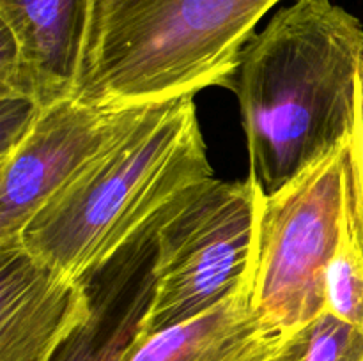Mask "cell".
<instances>
[{
  "instance_id": "6da1fadb",
  "label": "cell",
  "mask_w": 363,
  "mask_h": 361,
  "mask_svg": "<svg viewBox=\"0 0 363 361\" xmlns=\"http://www.w3.org/2000/svg\"><path fill=\"white\" fill-rule=\"evenodd\" d=\"M362 67V21L332 0H293L245 45L225 87L262 197L350 144Z\"/></svg>"
},
{
  "instance_id": "7a4b0ae2",
  "label": "cell",
  "mask_w": 363,
  "mask_h": 361,
  "mask_svg": "<svg viewBox=\"0 0 363 361\" xmlns=\"http://www.w3.org/2000/svg\"><path fill=\"white\" fill-rule=\"evenodd\" d=\"M209 177L194 96L152 103L34 216L18 246L84 282Z\"/></svg>"
},
{
  "instance_id": "3957f363",
  "label": "cell",
  "mask_w": 363,
  "mask_h": 361,
  "mask_svg": "<svg viewBox=\"0 0 363 361\" xmlns=\"http://www.w3.org/2000/svg\"><path fill=\"white\" fill-rule=\"evenodd\" d=\"M284 0H96L78 98L140 106L225 85Z\"/></svg>"
},
{
  "instance_id": "277c9868",
  "label": "cell",
  "mask_w": 363,
  "mask_h": 361,
  "mask_svg": "<svg viewBox=\"0 0 363 361\" xmlns=\"http://www.w3.org/2000/svg\"><path fill=\"white\" fill-rule=\"evenodd\" d=\"M262 193L215 177L184 191L155 237L152 292L138 335L181 324L252 287Z\"/></svg>"
},
{
  "instance_id": "5b68a950",
  "label": "cell",
  "mask_w": 363,
  "mask_h": 361,
  "mask_svg": "<svg viewBox=\"0 0 363 361\" xmlns=\"http://www.w3.org/2000/svg\"><path fill=\"white\" fill-rule=\"evenodd\" d=\"M350 144L262 200L252 306L269 328L293 333L325 311V278L342 232Z\"/></svg>"
},
{
  "instance_id": "8992f818",
  "label": "cell",
  "mask_w": 363,
  "mask_h": 361,
  "mask_svg": "<svg viewBox=\"0 0 363 361\" xmlns=\"http://www.w3.org/2000/svg\"><path fill=\"white\" fill-rule=\"evenodd\" d=\"M147 106H99L67 98L43 108L16 147L0 156V250L18 246L34 216Z\"/></svg>"
},
{
  "instance_id": "52a82bcc",
  "label": "cell",
  "mask_w": 363,
  "mask_h": 361,
  "mask_svg": "<svg viewBox=\"0 0 363 361\" xmlns=\"http://www.w3.org/2000/svg\"><path fill=\"white\" fill-rule=\"evenodd\" d=\"M96 0H0V98H78Z\"/></svg>"
},
{
  "instance_id": "ba28073f",
  "label": "cell",
  "mask_w": 363,
  "mask_h": 361,
  "mask_svg": "<svg viewBox=\"0 0 363 361\" xmlns=\"http://www.w3.org/2000/svg\"><path fill=\"white\" fill-rule=\"evenodd\" d=\"M89 315L84 283L21 246L0 250V361H52Z\"/></svg>"
},
{
  "instance_id": "9c48e42d",
  "label": "cell",
  "mask_w": 363,
  "mask_h": 361,
  "mask_svg": "<svg viewBox=\"0 0 363 361\" xmlns=\"http://www.w3.org/2000/svg\"><path fill=\"white\" fill-rule=\"evenodd\" d=\"M160 219L82 282L91 297V315L62 343L52 361L126 360L151 301Z\"/></svg>"
},
{
  "instance_id": "30bf717a",
  "label": "cell",
  "mask_w": 363,
  "mask_h": 361,
  "mask_svg": "<svg viewBox=\"0 0 363 361\" xmlns=\"http://www.w3.org/2000/svg\"><path fill=\"white\" fill-rule=\"evenodd\" d=\"M287 335L255 314L248 285L190 321L138 335L124 361H280Z\"/></svg>"
},
{
  "instance_id": "8fae6325",
  "label": "cell",
  "mask_w": 363,
  "mask_h": 361,
  "mask_svg": "<svg viewBox=\"0 0 363 361\" xmlns=\"http://www.w3.org/2000/svg\"><path fill=\"white\" fill-rule=\"evenodd\" d=\"M325 310L363 329V227L354 198L353 176L342 232L326 269Z\"/></svg>"
},
{
  "instance_id": "7c38bea8",
  "label": "cell",
  "mask_w": 363,
  "mask_h": 361,
  "mask_svg": "<svg viewBox=\"0 0 363 361\" xmlns=\"http://www.w3.org/2000/svg\"><path fill=\"white\" fill-rule=\"evenodd\" d=\"M280 361H363V329L325 310L287 335Z\"/></svg>"
},
{
  "instance_id": "4fadbf2b",
  "label": "cell",
  "mask_w": 363,
  "mask_h": 361,
  "mask_svg": "<svg viewBox=\"0 0 363 361\" xmlns=\"http://www.w3.org/2000/svg\"><path fill=\"white\" fill-rule=\"evenodd\" d=\"M2 106V145H0V156L7 154L11 149L18 145V142L28 133L38 117L41 115L43 108L38 103L25 98H0Z\"/></svg>"
},
{
  "instance_id": "5bb4252c",
  "label": "cell",
  "mask_w": 363,
  "mask_h": 361,
  "mask_svg": "<svg viewBox=\"0 0 363 361\" xmlns=\"http://www.w3.org/2000/svg\"><path fill=\"white\" fill-rule=\"evenodd\" d=\"M350 163L351 176H353L354 198H357L358 212H360L363 227V67L360 71V81H358L357 113H354L353 133H351L350 140Z\"/></svg>"
}]
</instances>
